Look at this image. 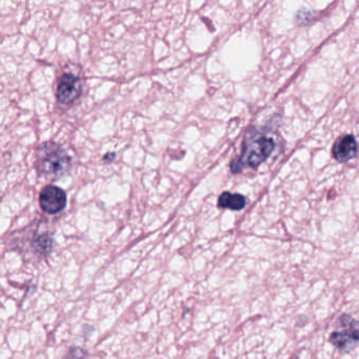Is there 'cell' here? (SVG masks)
<instances>
[{
    "instance_id": "7a4b0ae2",
    "label": "cell",
    "mask_w": 359,
    "mask_h": 359,
    "mask_svg": "<svg viewBox=\"0 0 359 359\" xmlns=\"http://www.w3.org/2000/svg\"><path fill=\"white\" fill-rule=\"evenodd\" d=\"M71 164V157L56 143L45 142L38 148L36 166L38 172L44 178L56 180L65 176Z\"/></svg>"
},
{
    "instance_id": "5b68a950",
    "label": "cell",
    "mask_w": 359,
    "mask_h": 359,
    "mask_svg": "<svg viewBox=\"0 0 359 359\" xmlns=\"http://www.w3.org/2000/svg\"><path fill=\"white\" fill-rule=\"evenodd\" d=\"M81 92V82L73 73H64L59 79L57 86V99L62 104H71Z\"/></svg>"
},
{
    "instance_id": "ba28073f",
    "label": "cell",
    "mask_w": 359,
    "mask_h": 359,
    "mask_svg": "<svg viewBox=\"0 0 359 359\" xmlns=\"http://www.w3.org/2000/svg\"><path fill=\"white\" fill-rule=\"evenodd\" d=\"M65 359H87V354L82 349L71 348L65 356Z\"/></svg>"
},
{
    "instance_id": "277c9868",
    "label": "cell",
    "mask_w": 359,
    "mask_h": 359,
    "mask_svg": "<svg viewBox=\"0 0 359 359\" xmlns=\"http://www.w3.org/2000/svg\"><path fill=\"white\" fill-rule=\"evenodd\" d=\"M39 204L43 211L58 213L66 205V195L57 186H45L40 192Z\"/></svg>"
},
{
    "instance_id": "52a82bcc",
    "label": "cell",
    "mask_w": 359,
    "mask_h": 359,
    "mask_svg": "<svg viewBox=\"0 0 359 359\" xmlns=\"http://www.w3.org/2000/svg\"><path fill=\"white\" fill-rule=\"evenodd\" d=\"M218 206L231 210H241L245 207L246 199L239 193L223 192L218 197Z\"/></svg>"
},
{
    "instance_id": "3957f363",
    "label": "cell",
    "mask_w": 359,
    "mask_h": 359,
    "mask_svg": "<svg viewBox=\"0 0 359 359\" xmlns=\"http://www.w3.org/2000/svg\"><path fill=\"white\" fill-rule=\"evenodd\" d=\"M330 342L342 352H348L359 342V321L348 314L337 319V329L332 332Z\"/></svg>"
},
{
    "instance_id": "6da1fadb",
    "label": "cell",
    "mask_w": 359,
    "mask_h": 359,
    "mask_svg": "<svg viewBox=\"0 0 359 359\" xmlns=\"http://www.w3.org/2000/svg\"><path fill=\"white\" fill-rule=\"evenodd\" d=\"M274 148L275 142L271 136L256 128L249 130L246 134L241 155L231 162V171L237 174L246 168L258 167L270 157Z\"/></svg>"
},
{
    "instance_id": "8992f818",
    "label": "cell",
    "mask_w": 359,
    "mask_h": 359,
    "mask_svg": "<svg viewBox=\"0 0 359 359\" xmlns=\"http://www.w3.org/2000/svg\"><path fill=\"white\" fill-rule=\"evenodd\" d=\"M358 144L353 134H344L334 142L332 155L339 163H346L356 157Z\"/></svg>"
}]
</instances>
